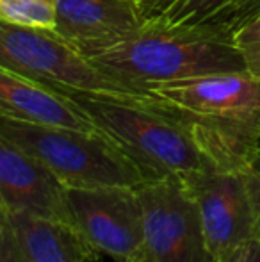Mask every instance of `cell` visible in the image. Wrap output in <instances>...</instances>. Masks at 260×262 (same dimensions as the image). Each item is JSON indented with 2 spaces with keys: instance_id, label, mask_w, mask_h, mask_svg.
Listing matches in <instances>:
<instances>
[{
  "instance_id": "1",
  "label": "cell",
  "mask_w": 260,
  "mask_h": 262,
  "mask_svg": "<svg viewBox=\"0 0 260 262\" xmlns=\"http://www.w3.org/2000/svg\"><path fill=\"white\" fill-rule=\"evenodd\" d=\"M89 59L143 95L178 80L248 72L233 36L214 25L178 24L162 14H150L132 36Z\"/></svg>"
},
{
  "instance_id": "2",
  "label": "cell",
  "mask_w": 260,
  "mask_h": 262,
  "mask_svg": "<svg viewBox=\"0 0 260 262\" xmlns=\"http://www.w3.org/2000/svg\"><path fill=\"white\" fill-rule=\"evenodd\" d=\"M150 93L185 121L218 168L244 171L260 156V79L216 73Z\"/></svg>"
},
{
  "instance_id": "3",
  "label": "cell",
  "mask_w": 260,
  "mask_h": 262,
  "mask_svg": "<svg viewBox=\"0 0 260 262\" xmlns=\"http://www.w3.org/2000/svg\"><path fill=\"white\" fill-rule=\"evenodd\" d=\"M94 127L123 150L146 180L198 175L218 168L195 132L152 93L104 95L68 93Z\"/></svg>"
},
{
  "instance_id": "4",
  "label": "cell",
  "mask_w": 260,
  "mask_h": 262,
  "mask_svg": "<svg viewBox=\"0 0 260 262\" xmlns=\"http://www.w3.org/2000/svg\"><path fill=\"white\" fill-rule=\"evenodd\" d=\"M0 136L45 166L66 189L135 187L146 180L123 150L100 130L36 123L0 113Z\"/></svg>"
},
{
  "instance_id": "5",
  "label": "cell",
  "mask_w": 260,
  "mask_h": 262,
  "mask_svg": "<svg viewBox=\"0 0 260 262\" xmlns=\"http://www.w3.org/2000/svg\"><path fill=\"white\" fill-rule=\"evenodd\" d=\"M0 66L64 93L145 97L107 75L56 31L46 29L0 20Z\"/></svg>"
},
{
  "instance_id": "6",
  "label": "cell",
  "mask_w": 260,
  "mask_h": 262,
  "mask_svg": "<svg viewBox=\"0 0 260 262\" xmlns=\"http://www.w3.org/2000/svg\"><path fill=\"white\" fill-rule=\"evenodd\" d=\"M135 191L143 207V262H214L196 202L182 179L145 180Z\"/></svg>"
},
{
  "instance_id": "7",
  "label": "cell",
  "mask_w": 260,
  "mask_h": 262,
  "mask_svg": "<svg viewBox=\"0 0 260 262\" xmlns=\"http://www.w3.org/2000/svg\"><path fill=\"white\" fill-rule=\"evenodd\" d=\"M66 202L72 227L98 257L143 262V207L135 187H68Z\"/></svg>"
},
{
  "instance_id": "8",
  "label": "cell",
  "mask_w": 260,
  "mask_h": 262,
  "mask_svg": "<svg viewBox=\"0 0 260 262\" xmlns=\"http://www.w3.org/2000/svg\"><path fill=\"white\" fill-rule=\"evenodd\" d=\"M195 198L205 243L214 262H225L253 239V216L244 171L210 168L182 179Z\"/></svg>"
},
{
  "instance_id": "9",
  "label": "cell",
  "mask_w": 260,
  "mask_h": 262,
  "mask_svg": "<svg viewBox=\"0 0 260 262\" xmlns=\"http://www.w3.org/2000/svg\"><path fill=\"white\" fill-rule=\"evenodd\" d=\"M54 31L86 57L134 34L148 14L132 0H56Z\"/></svg>"
},
{
  "instance_id": "10",
  "label": "cell",
  "mask_w": 260,
  "mask_h": 262,
  "mask_svg": "<svg viewBox=\"0 0 260 262\" xmlns=\"http://www.w3.org/2000/svg\"><path fill=\"white\" fill-rule=\"evenodd\" d=\"M0 207L72 225L66 187L36 159L0 136Z\"/></svg>"
},
{
  "instance_id": "11",
  "label": "cell",
  "mask_w": 260,
  "mask_h": 262,
  "mask_svg": "<svg viewBox=\"0 0 260 262\" xmlns=\"http://www.w3.org/2000/svg\"><path fill=\"white\" fill-rule=\"evenodd\" d=\"M0 113L36 123L98 130L84 109L64 91L0 66Z\"/></svg>"
},
{
  "instance_id": "12",
  "label": "cell",
  "mask_w": 260,
  "mask_h": 262,
  "mask_svg": "<svg viewBox=\"0 0 260 262\" xmlns=\"http://www.w3.org/2000/svg\"><path fill=\"white\" fill-rule=\"evenodd\" d=\"M29 262H89L97 253L68 223L32 214H11Z\"/></svg>"
},
{
  "instance_id": "13",
  "label": "cell",
  "mask_w": 260,
  "mask_h": 262,
  "mask_svg": "<svg viewBox=\"0 0 260 262\" xmlns=\"http://www.w3.org/2000/svg\"><path fill=\"white\" fill-rule=\"evenodd\" d=\"M0 20L25 27L46 29L56 27V9L46 0H0Z\"/></svg>"
},
{
  "instance_id": "14",
  "label": "cell",
  "mask_w": 260,
  "mask_h": 262,
  "mask_svg": "<svg viewBox=\"0 0 260 262\" xmlns=\"http://www.w3.org/2000/svg\"><path fill=\"white\" fill-rule=\"evenodd\" d=\"M235 0H175L155 14L178 24H205Z\"/></svg>"
},
{
  "instance_id": "15",
  "label": "cell",
  "mask_w": 260,
  "mask_h": 262,
  "mask_svg": "<svg viewBox=\"0 0 260 262\" xmlns=\"http://www.w3.org/2000/svg\"><path fill=\"white\" fill-rule=\"evenodd\" d=\"M233 43L243 54L248 73L260 79V14L233 32Z\"/></svg>"
},
{
  "instance_id": "16",
  "label": "cell",
  "mask_w": 260,
  "mask_h": 262,
  "mask_svg": "<svg viewBox=\"0 0 260 262\" xmlns=\"http://www.w3.org/2000/svg\"><path fill=\"white\" fill-rule=\"evenodd\" d=\"M0 262H29L11 214L0 207Z\"/></svg>"
},
{
  "instance_id": "17",
  "label": "cell",
  "mask_w": 260,
  "mask_h": 262,
  "mask_svg": "<svg viewBox=\"0 0 260 262\" xmlns=\"http://www.w3.org/2000/svg\"><path fill=\"white\" fill-rule=\"evenodd\" d=\"M248 196L251 204V216H253V239L260 245V156L248 169H244Z\"/></svg>"
},
{
  "instance_id": "18",
  "label": "cell",
  "mask_w": 260,
  "mask_h": 262,
  "mask_svg": "<svg viewBox=\"0 0 260 262\" xmlns=\"http://www.w3.org/2000/svg\"><path fill=\"white\" fill-rule=\"evenodd\" d=\"M225 262H260V245L255 239H250L241 245Z\"/></svg>"
},
{
  "instance_id": "19",
  "label": "cell",
  "mask_w": 260,
  "mask_h": 262,
  "mask_svg": "<svg viewBox=\"0 0 260 262\" xmlns=\"http://www.w3.org/2000/svg\"><path fill=\"white\" fill-rule=\"evenodd\" d=\"M132 2L137 4V6L150 16V14H155V13H159V11H162L164 7L170 4V0H132Z\"/></svg>"
},
{
  "instance_id": "20",
  "label": "cell",
  "mask_w": 260,
  "mask_h": 262,
  "mask_svg": "<svg viewBox=\"0 0 260 262\" xmlns=\"http://www.w3.org/2000/svg\"><path fill=\"white\" fill-rule=\"evenodd\" d=\"M173 2H175V0H170V4H173ZM170 4H168V6H170ZM168 6H166V7H168Z\"/></svg>"
},
{
  "instance_id": "21",
  "label": "cell",
  "mask_w": 260,
  "mask_h": 262,
  "mask_svg": "<svg viewBox=\"0 0 260 262\" xmlns=\"http://www.w3.org/2000/svg\"><path fill=\"white\" fill-rule=\"evenodd\" d=\"M46 2H52V4H54V2H56V0H46Z\"/></svg>"
}]
</instances>
